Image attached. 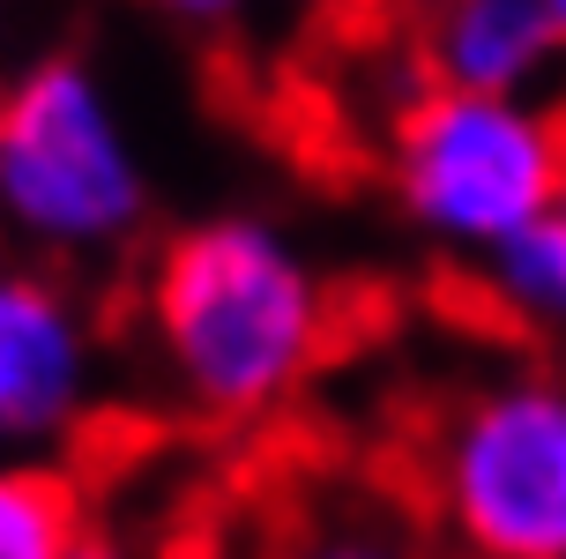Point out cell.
<instances>
[{
    "label": "cell",
    "mask_w": 566,
    "mask_h": 559,
    "mask_svg": "<svg viewBox=\"0 0 566 559\" xmlns=\"http://www.w3.org/2000/svg\"><path fill=\"white\" fill-rule=\"evenodd\" d=\"M388 187L418 239L484 261L500 239L559 217L566 120L544 105H507V97L424 90L396 112Z\"/></svg>",
    "instance_id": "cell-3"
},
{
    "label": "cell",
    "mask_w": 566,
    "mask_h": 559,
    "mask_svg": "<svg viewBox=\"0 0 566 559\" xmlns=\"http://www.w3.org/2000/svg\"><path fill=\"white\" fill-rule=\"evenodd\" d=\"M283 559H418V552L380 522H313L306 537L283 545Z\"/></svg>",
    "instance_id": "cell-9"
},
{
    "label": "cell",
    "mask_w": 566,
    "mask_h": 559,
    "mask_svg": "<svg viewBox=\"0 0 566 559\" xmlns=\"http://www.w3.org/2000/svg\"><path fill=\"white\" fill-rule=\"evenodd\" d=\"M478 283L492 313L514 329H566V224L544 217L530 231H514L478 261Z\"/></svg>",
    "instance_id": "cell-7"
},
{
    "label": "cell",
    "mask_w": 566,
    "mask_h": 559,
    "mask_svg": "<svg viewBox=\"0 0 566 559\" xmlns=\"http://www.w3.org/2000/svg\"><path fill=\"white\" fill-rule=\"evenodd\" d=\"M149 351L171 395L217 425H254L313 381L328 351V277L276 217L224 209L179 224L142 283Z\"/></svg>",
    "instance_id": "cell-1"
},
{
    "label": "cell",
    "mask_w": 566,
    "mask_h": 559,
    "mask_svg": "<svg viewBox=\"0 0 566 559\" xmlns=\"http://www.w3.org/2000/svg\"><path fill=\"white\" fill-rule=\"evenodd\" d=\"M424 68L432 90L537 105V90L559 75L552 0H454L424 23Z\"/></svg>",
    "instance_id": "cell-6"
},
{
    "label": "cell",
    "mask_w": 566,
    "mask_h": 559,
    "mask_svg": "<svg viewBox=\"0 0 566 559\" xmlns=\"http://www.w3.org/2000/svg\"><path fill=\"white\" fill-rule=\"evenodd\" d=\"M83 493L53 463H0V559H67L83 537Z\"/></svg>",
    "instance_id": "cell-8"
},
{
    "label": "cell",
    "mask_w": 566,
    "mask_h": 559,
    "mask_svg": "<svg viewBox=\"0 0 566 559\" xmlns=\"http://www.w3.org/2000/svg\"><path fill=\"white\" fill-rule=\"evenodd\" d=\"M67 559H142V552L127 545V537H113V530H83Z\"/></svg>",
    "instance_id": "cell-10"
},
{
    "label": "cell",
    "mask_w": 566,
    "mask_h": 559,
    "mask_svg": "<svg viewBox=\"0 0 566 559\" xmlns=\"http://www.w3.org/2000/svg\"><path fill=\"white\" fill-rule=\"evenodd\" d=\"M0 269H8V261H0Z\"/></svg>",
    "instance_id": "cell-13"
},
{
    "label": "cell",
    "mask_w": 566,
    "mask_h": 559,
    "mask_svg": "<svg viewBox=\"0 0 566 559\" xmlns=\"http://www.w3.org/2000/svg\"><path fill=\"white\" fill-rule=\"evenodd\" d=\"M149 217V165L119 97L83 53L30 60L0 90V224L30 247L90 261L119 253Z\"/></svg>",
    "instance_id": "cell-2"
},
{
    "label": "cell",
    "mask_w": 566,
    "mask_h": 559,
    "mask_svg": "<svg viewBox=\"0 0 566 559\" xmlns=\"http://www.w3.org/2000/svg\"><path fill=\"white\" fill-rule=\"evenodd\" d=\"M424 493L454 559H566V381L500 373L454 395Z\"/></svg>",
    "instance_id": "cell-4"
},
{
    "label": "cell",
    "mask_w": 566,
    "mask_h": 559,
    "mask_svg": "<svg viewBox=\"0 0 566 559\" xmlns=\"http://www.w3.org/2000/svg\"><path fill=\"white\" fill-rule=\"evenodd\" d=\"M97 403V329L67 283L0 269V463H45Z\"/></svg>",
    "instance_id": "cell-5"
},
{
    "label": "cell",
    "mask_w": 566,
    "mask_h": 559,
    "mask_svg": "<svg viewBox=\"0 0 566 559\" xmlns=\"http://www.w3.org/2000/svg\"><path fill=\"white\" fill-rule=\"evenodd\" d=\"M552 23H559V68H566V0H552Z\"/></svg>",
    "instance_id": "cell-11"
},
{
    "label": "cell",
    "mask_w": 566,
    "mask_h": 559,
    "mask_svg": "<svg viewBox=\"0 0 566 559\" xmlns=\"http://www.w3.org/2000/svg\"><path fill=\"white\" fill-rule=\"evenodd\" d=\"M559 224H566V187H559Z\"/></svg>",
    "instance_id": "cell-12"
}]
</instances>
